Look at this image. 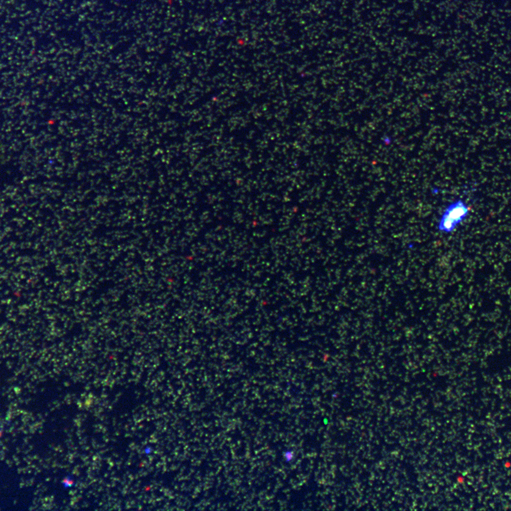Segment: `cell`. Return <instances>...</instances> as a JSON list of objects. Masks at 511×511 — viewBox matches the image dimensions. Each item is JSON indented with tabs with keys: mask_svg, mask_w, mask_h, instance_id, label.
<instances>
[{
	"mask_svg": "<svg viewBox=\"0 0 511 511\" xmlns=\"http://www.w3.org/2000/svg\"><path fill=\"white\" fill-rule=\"evenodd\" d=\"M471 207L464 200L458 198L449 203L438 220L437 229L443 234H451L457 230L471 214Z\"/></svg>",
	"mask_w": 511,
	"mask_h": 511,
	"instance_id": "6da1fadb",
	"label": "cell"
},
{
	"mask_svg": "<svg viewBox=\"0 0 511 511\" xmlns=\"http://www.w3.org/2000/svg\"><path fill=\"white\" fill-rule=\"evenodd\" d=\"M285 458H286V461H290L293 459V453L292 452H287L285 453Z\"/></svg>",
	"mask_w": 511,
	"mask_h": 511,
	"instance_id": "7a4b0ae2",
	"label": "cell"
},
{
	"mask_svg": "<svg viewBox=\"0 0 511 511\" xmlns=\"http://www.w3.org/2000/svg\"><path fill=\"white\" fill-rule=\"evenodd\" d=\"M390 142H391V139H390V138L386 137L383 139V143H384V144L388 145L389 144H390Z\"/></svg>",
	"mask_w": 511,
	"mask_h": 511,
	"instance_id": "3957f363",
	"label": "cell"
}]
</instances>
